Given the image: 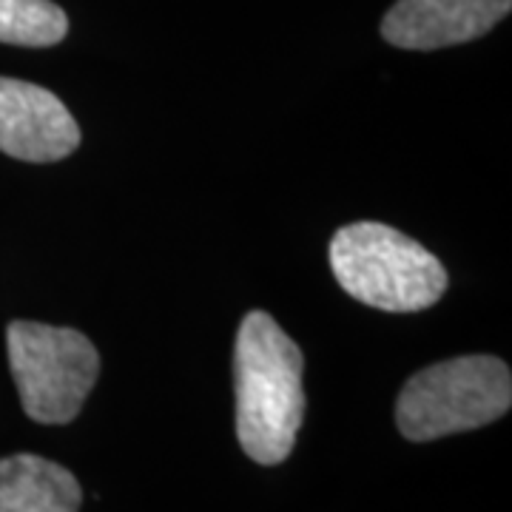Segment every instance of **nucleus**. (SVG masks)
Returning <instances> with one entry per match:
<instances>
[{
    "label": "nucleus",
    "mask_w": 512,
    "mask_h": 512,
    "mask_svg": "<svg viewBox=\"0 0 512 512\" xmlns=\"http://www.w3.org/2000/svg\"><path fill=\"white\" fill-rule=\"evenodd\" d=\"M302 370V350L271 313L242 319L234 345L237 439L256 464L274 467L291 456L305 419Z\"/></svg>",
    "instance_id": "f257e3e1"
},
{
    "label": "nucleus",
    "mask_w": 512,
    "mask_h": 512,
    "mask_svg": "<svg viewBox=\"0 0 512 512\" xmlns=\"http://www.w3.org/2000/svg\"><path fill=\"white\" fill-rule=\"evenodd\" d=\"M330 268L342 291L387 313L433 308L450 282L424 245L382 222L339 228L330 239Z\"/></svg>",
    "instance_id": "f03ea898"
},
{
    "label": "nucleus",
    "mask_w": 512,
    "mask_h": 512,
    "mask_svg": "<svg viewBox=\"0 0 512 512\" xmlns=\"http://www.w3.org/2000/svg\"><path fill=\"white\" fill-rule=\"evenodd\" d=\"M512 404V373L498 356H458L404 384L396 424L404 439L433 441L498 421Z\"/></svg>",
    "instance_id": "7ed1b4c3"
},
{
    "label": "nucleus",
    "mask_w": 512,
    "mask_h": 512,
    "mask_svg": "<svg viewBox=\"0 0 512 512\" xmlns=\"http://www.w3.org/2000/svg\"><path fill=\"white\" fill-rule=\"evenodd\" d=\"M6 353L29 419L40 424L77 419L100 376V356L89 336L18 319L6 328Z\"/></svg>",
    "instance_id": "20e7f679"
},
{
    "label": "nucleus",
    "mask_w": 512,
    "mask_h": 512,
    "mask_svg": "<svg viewBox=\"0 0 512 512\" xmlns=\"http://www.w3.org/2000/svg\"><path fill=\"white\" fill-rule=\"evenodd\" d=\"M80 146V128L60 97L15 77H0V151L23 163H57Z\"/></svg>",
    "instance_id": "39448f33"
},
{
    "label": "nucleus",
    "mask_w": 512,
    "mask_h": 512,
    "mask_svg": "<svg viewBox=\"0 0 512 512\" xmlns=\"http://www.w3.org/2000/svg\"><path fill=\"white\" fill-rule=\"evenodd\" d=\"M510 9L512 0H396L382 37L396 49L433 52L484 37Z\"/></svg>",
    "instance_id": "423d86ee"
},
{
    "label": "nucleus",
    "mask_w": 512,
    "mask_h": 512,
    "mask_svg": "<svg viewBox=\"0 0 512 512\" xmlns=\"http://www.w3.org/2000/svg\"><path fill=\"white\" fill-rule=\"evenodd\" d=\"M77 478L49 458L18 453L0 458V512H77Z\"/></svg>",
    "instance_id": "0eeeda50"
},
{
    "label": "nucleus",
    "mask_w": 512,
    "mask_h": 512,
    "mask_svg": "<svg viewBox=\"0 0 512 512\" xmlns=\"http://www.w3.org/2000/svg\"><path fill=\"white\" fill-rule=\"evenodd\" d=\"M66 32L69 18L52 0H0V43L46 49Z\"/></svg>",
    "instance_id": "6e6552de"
}]
</instances>
